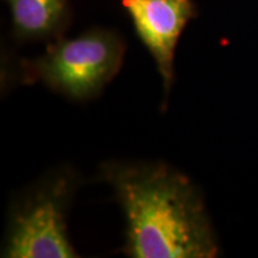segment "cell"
Segmentation results:
<instances>
[{
	"label": "cell",
	"instance_id": "6da1fadb",
	"mask_svg": "<svg viewBox=\"0 0 258 258\" xmlns=\"http://www.w3.org/2000/svg\"><path fill=\"white\" fill-rule=\"evenodd\" d=\"M102 170L127 220L129 257L217 256L202 199L188 177L161 164L109 163Z\"/></svg>",
	"mask_w": 258,
	"mask_h": 258
},
{
	"label": "cell",
	"instance_id": "7a4b0ae2",
	"mask_svg": "<svg viewBox=\"0 0 258 258\" xmlns=\"http://www.w3.org/2000/svg\"><path fill=\"white\" fill-rule=\"evenodd\" d=\"M124 49L122 38L104 29L70 40L60 37L30 64V73L70 98L88 99L118 72Z\"/></svg>",
	"mask_w": 258,
	"mask_h": 258
},
{
	"label": "cell",
	"instance_id": "3957f363",
	"mask_svg": "<svg viewBox=\"0 0 258 258\" xmlns=\"http://www.w3.org/2000/svg\"><path fill=\"white\" fill-rule=\"evenodd\" d=\"M70 190L66 178L55 179L16 206L10 218L3 257H77L66 230Z\"/></svg>",
	"mask_w": 258,
	"mask_h": 258
},
{
	"label": "cell",
	"instance_id": "277c9868",
	"mask_svg": "<svg viewBox=\"0 0 258 258\" xmlns=\"http://www.w3.org/2000/svg\"><path fill=\"white\" fill-rule=\"evenodd\" d=\"M133 22L138 37L157 63L170 91L173 80V61L177 43L190 19L196 17L192 0H121Z\"/></svg>",
	"mask_w": 258,
	"mask_h": 258
},
{
	"label": "cell",
	"instance_id": "5b68a950",
	"mask_svg": "<svg viewBox=\"0 0 258 258\" xmlns=\"http://www.w3.org/2000/svg\"><path fill=\"white\" fill-rule=\"evenodd\" d=\"M15 36L23 41L60 38L70 21L69 0H5Z\"/></svg>",
	"mask_w": 258,
	"mask_h": 258
}]
</instances>
